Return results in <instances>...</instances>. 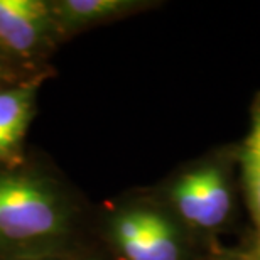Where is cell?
Segmentation results:
<instances>
[{"label":"cell","instance_id":"cell-10","mask_svg":"<svg viewBox=\"0 0 260 260\" xmlns=\"http://www.w3.org/2000/svg\"><path fill=\"white\" fill-rule=\"evenodd\" d=\"M43 260H100V258H95V257H83V255H76V253H70V255L51 257V258H43Z\"/></svg>","mask_w":260,"mask_h":260},{"label":"cell","instance_id":"cell-6","mask_svg":"<svg viewBox=\"0 0 260 260\" xmlns=\"http://www.w3.org/2000/svg\"><path fill=\"white\" fill-rule=\"evenodd\" d=\"M154 5L159 4L149 0H49L51 15L61 41L140 14Z\"/></svg>","mask_w":260,"mask_h":260},{"label":"cell","instance_id":"cell-2","mask_svg":"<svg viewBox=\"0 0 260 260\" xmlns=\"http://www.w3.org/2000/svg\"><path fill=\"white\" fill-rule=\"evenodd\" d=\"M105 237L120 260H186L188 230L160 203L137 200L115 208Z\"/></svg>","mask_w":260,"mask_h":260},{"label":"cell","instance_id":"cell-7","mask_svg":"<svg viewBox=\"0 0 260 260\" xmlns=\"http://www.w3.org/2000/svg\"><path fill=\"white\" fill-rule=\"evenodd\" d=\"M238 159L248 210L257 230L255 242H260V93H257L252 103L250 125L238 152Z\"/></svg>","mask_w":260,"mask_h":260},{"label":"cell","instance_id":"cell-4","mask_svg":"<svg viewBox=\"0 0 260 260\" xmlns=\"http://www.w3.org/2000/svg\"><path fill=\"white\" fill-rule=\"evenodd\" d=\"M61 43L49 0H0V54L24 70L49 71L46 61Z\"/></svg>","mask_w":260,"mask_h":260},{"label":"cell","instance_id":"cell-3","mask_svg":"<svg viewBox=\"0 0 260 260\" xmlns=\"http://www.w3.org/2000/svg\"><path fill=\"white\" fill-rule=\"evenodd\" d=\"M164 205L188 232L221 230L235 210V194L226 164L210 159L179 173L168 186Z\"/></svg>","mask_w":260,"mask_h":260},{"label":"cell","instance_id":"cell-5","mask_svg":"<svg viewBox=\"0 0 260 260\" xmlns=\"http://www.w3.org/2000/svg\"><path fill=\"white\" fill-rule=\"evenodd\" d=\"M49 73L0 86V166H22L24 140L36 112L39 88Z\"/></svg>","mask_w":260,"mask_h":260},{"label":"cell","instance_id":"cell-8","mask_svg":"<svg viewBox=\"0 0 260 260\" xmlns=\"http://www.w3.org/2000/svg\"><path fill=\"white\" fill-rule=\"evenodd\" d=\"M44 73H51V71L34 73V71L24 70V68L14 64L12 61H9L4 54H0V86L24 81V80H27V78L38 76V75H44Z\"/></svg>","mask_w":260,"mask_h":260},{"label":"cell","instance_id":"cell-1","mask_svg":"<svg viewBox=\"0 0 260 260\" xmlns=\"http://www.w3.org/2000/svg\"><path fill=\"white\" fill-rule=\"evenodd\" d=\"M80 206L46 171L0 166V260H43L75 253Z\"/></svg>","mask_w":260,"mask_h":260},{"label":"cell","instance_id":"cell-9","mask_svg":"<svg viewBox=\"0 0 260 260\" xmlns=\"http://www.w3.org/2000/svg\"><path fill=\"white\" fill-rule=\"evenodd\" d=\"M240 258L242 260H260V242H255V245H253L248 252L243 253Z\"/></svg>","mask_w":260,"mask_h":260},{"label":"cell","instance_id":"cell-11","mask_svg":"<svg viewBox=\"0 0 260 260\" xmlns=\"http://www.w3.org/2000/svg\"><path fill=\"white\" fill-rule=\"evenodd\" d=\"M225 260H242L240 257H237V258H225Z\"/></svg>","mask_w":260,"mask_h":260}]
</instances>
